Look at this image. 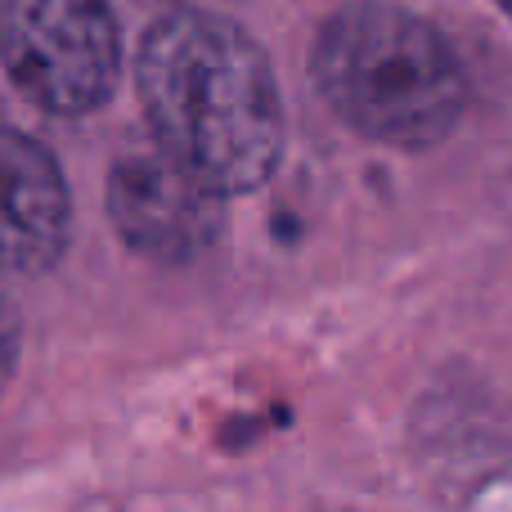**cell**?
Here are the masks:
<instances>
[{
	"instance_id": "7a4b0ae2",
	"label": "cell",
	"mask_w": 512,
	"mask_h": 512,
	"mask_svg": "<svg viewBox=\"0 0 512 512\" xmlns=\"http://www.w3.org/2000/svg\"><path fill=\"white\" fill-rule=\"evenodd\" d=\"M310 72L346 126L396 149L445 140L468 104V81L445 36L427 18L382 0L328 18L315 36Z\"/></svg>"
},
{
	"instance_id": "6da1fadb",
	"label": "cell",
	"mask_w": 512,
	"mask_h": 512,
	"mask_svg": "<svg viewBox=\"0 0 512 512\" xmlns=\"http://www.w3.org/2000/svg\"><path fill=\"white\" fill-rule=\"evenodd\" d=\"M140 99L153 140L221 194H252L283 153V99L265 50L207 9L158 18L140 45Z\"/></svg>"
},
{
	"instance_id": "8992f818",
	"label": "cell",
	"mask_w": 512,
	"mask_h": 512,
	"mask_svg": "<svg viewBox=\"0 0 512 512\" xmlns=\"http://www.w3.org/2000/svg\"><path fill=\"white\" fill-rule=\"evenodd\" d=\"M18 346H23V333H18V315L5 297H0V391L9 387L18 369Z\"/></svg>"
},
{
	"instance_id": "277c9868",
	"label": "cell",
	"mask_w": 512,
	"mask_h": 512,
	"mask_svg": "<svg viewBox=\"0 0 512 512\" xmlns=\"http://www.w3.org/2000/svg\"><path fill=\"white\" fill-rule=\"evenodd\" d=\"M108 216L126 248L153 261H194L225 234V194L171 149H131L108 176Z\"/></svg>"
},
{
	"instance_id": "5b68a950",
	"label": "cell",
	"mask_w": 512,
	"mask_h": 512,
	"mask_svg": "<svg viewBox=\"0 0 512 512\" xmlns=\"http://www.w3.org/2000/svg\"><path fill=\"white\" fill-rule=\"evenodd\" d=\"M72 194L32 135L0 126V283L45 274L68 248Z\"/></svg>"
},
{
	"instance_id": "52a82bcc",
	"label": "cell",
	"mask_w": 512,
	"mask_h": 512,
	"mask_svg": "<svg viewBox=\"0 0 512 512\" xmlns=\"http://www.w3.org/2000/svg\"><path fill=\"white\" fill-rule=\"evenodd\" d=\"M499 5H504V9H508V18H512V0H499Z\"/></svg>"
},
{
	"instance_id": "3957f363",
	"label": "cell",
	"mask_w": 512,
	"mask_h": 512,
	"mask_svg": "<svg viewBox=\"0 0 512 512\" xmlns=\"http://www.w3.org/2000/svg\"><path fill=\"white\" fill-rule=\"evenodd\" d=\"M0 68L45 113H95L122 77L108 0H0Z\"/></svg>"
}]
</instances>
